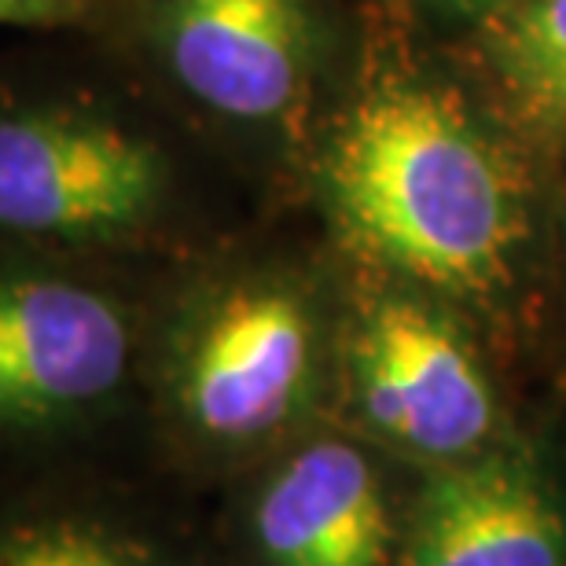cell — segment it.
<instances>
[{
  "instance_id": "4",
  "label": "cell",
  "mask_w": 566,
  "mask_h": 566,
  "mask_svg": "<svg viewBox=\"0 0 566 566\" xmlns=\"http://www.w3.org/2000/svg\"><path fill=\"white\" fill-rule=\"evenodd\" d=\"M163 188L155 147L85 115L0 118V229L93 240L137 224Z\"/></svg>"
},
{
  "instance_id": "5",
  "label": "cell",
  "mask_w": 566,
  "mask_h": 566,
  "mask_svg": "<svg viewBox=\"0 0 566 566\" xmlns=\"http://www.w3.org/2000/svg\"><path fill=\"white\" fill-rule=\"evenodd\" d=\"M368 420L423 457L457 460L493 430V394L471 349L416 302H382L357 343Z\"/></svg>"
},
{
  "instance_id": "1",
  "label": "cell",
  "mask_w": 566,
  "mask_h": 566,
  "mask_svg": "<svg viewBox=\"0 0 566 566\" xmlns=\"http://www.w3.org/2000/svg\"><path fill=\"white\" fill-rule=\"evenodd\" d=\"M346 232L412 280L485 291L504 276L523 207L493 140L438 88H379L327 163Z\"/></svg>"
},
{
  "instance_id": "12",
  "label": "cell",
  "mask_w": 566,
  "mask_h": 566,
  "mask_svg": "<svg viewBox=\"0 0 566 566\" xmlns=\"http://www.w3.org/2000/svg\"><path fill=\"white\" fill-rule=\"evenodd\" d=\"M452 4H468V8H479V4H493V0H452Z\"/></svg>"
},
{
  "instance_id": "7",
  "label": "cell",
  "mask_w": 566,
  "mask_h": 566,
  "mask_svg": "<svg viewBox=\"0 0 566 566\" xmlns=\"http://www.w3.org/2000/svg\"><path fill=\"white\" fill-rule=\"evenodd\" d=\"M254 541L273 566H387L379 479L346 441L294 452L254 501Z\"/></svg>"
},
{
  "instance_id": "8",
  "label": "cell",
  "mask_w": 566,
  "mask_h": 566,
  "mask_svg": "<svg viewBox=\"0 0 566 566\" xmlns=\"http://www.w3.org/2000/svg\"><path fill=\"white\" fill-rule=\"evenodd\" d=\"M409 566H566V526L523 463H460L427 485Z\"/></svg>"
},
{
  "instance_id": "3",
  "label": "cell",
  "mask_w": 566,
  "mask_h": 566,
  "mask_svg": "<svg viewBox=\"0 0 566 566\" xmlns=\"http://www.w3.org/2000/svg\"><path fill=\"white\" fill-rule=\"evenodd\" d=\"M129 321L66 276H0V438L88 420L126 382Z\"/></svg>"
},
{
  "instance_id": "2",
  "label": "cell",
  "mask_w": 566,
  "mask_h": 566,
  "mask_svg": "<svg viewBox=\"0 0 566 566\" xmlns=\"http://www.w3.org/2000/svg\"><path fill=\"white\" fill-rule=\"evenodd\" d=\"M313 316L280 283H240L188 327L177 409L210 446H254L302 409L313 382Z\"/></svg>"
},
{
  "instance_id": "9",
  "label": "cell",
  "mask_w": 566,
  "mask_h": 566,
  "mask_svg": "<svg viewBox=\"0 0 566 566\" xmlns=\"http://www.w3.org/2000/svg\"><path fill=\"white\" fill-rule=\"evenodd\" d=\"M493 66L530 118L566 126V0H518L496 19Z\"/></svg>"
},
{
  "instance_id": "6",
  "label": "cell",
  "mask_w": 566,
  "mask_h": 566,
  "mask_svg": "<svg viewBox=\"0 0 566 566\" xmlns=\"http://www.w3.org/2000/svg\"><path fill=\"white\" fill-rule=\"evenodd\" d=\"M302 0H174L166 55L180 85L232 118H276L305 74Z\"/></svg>"
},
{
  "instance_id": "10",
  "label": "cell",
  "mask_w": 566,
  "mask_h": 566,
  "mask_svg": "<svg viewBox=\"0 0 566 566\" xmlns=\"http://www.w3.org/2000/svg\"><path fill=\"white\" fill-rule=\"evenodd\" d=\"M0 566H151V559L96 515L33 512L0 523Z\"/></svg>"
},
{
  "instance_id": "11",
  "label": "cell",
  "mask_w": 566,
  "mask_h": 566,
  "mask_svg": "<svg viewBox=\"0 0 566 566\" xmlns=\"http://www.w3.org/2000/svg\"><path fill=\"white\" fill-rule=\"evenodd\" d=\"M77 0H0V22H19V27H38V22H63L71 19Z\"/></svg>"
}]
</instances>
